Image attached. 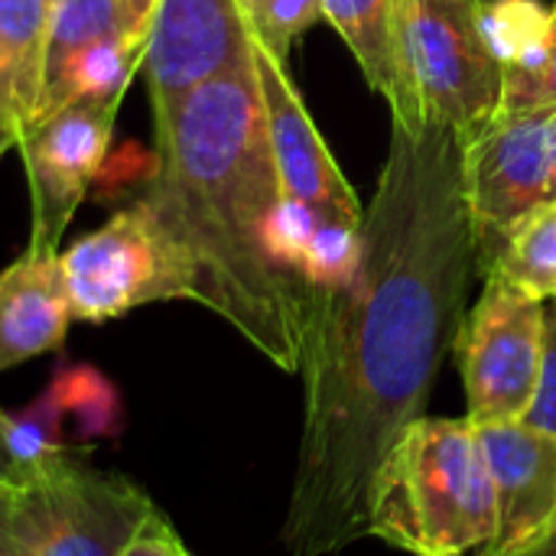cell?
I'll return each mask as SVG.
<instances>
[{"label": "cell", "instance_id": "32", "mask_svg": "<svg viewBox=\"0 0 556 556\" xmlns=\"http://www.w3.org/2000/svg\"><path fill=\"white\" fill-rule=\"evenodd\" d=\"M469 556H476V554H469Z\"/></svg>", "mask_w": 556, "mask_h": 556}, {"label": "cell", "instance_id": "4", "mask_svg": "<svg viewBox=\"0 0 556 556\" xmlns=\"http://www.w3.org/2000/svg\"><path fill=\"white\" fill-rule=\"evenodd\" d=\"M156 505L127 476L62 450L0 485V528L20 556H121Z\"/></svg>", "mask_w": 556, "mask_h": 556}, {"label": "cell", "instance_id": "29", "mask_svg": "<svg viewBox=\"0 0 556 556\" xmlns=\"http://www.w3.org/2000/svg\"><path fill=\"white\" fill-rule=\"evenodd\" d=\"M0 556H20L13 551V544L7 541V534H3V528H0Z\"/></svg>", "mask_w": 556, "mask_h": 556}, {"label": "cell", "instance_id": "11", "mask_svg": "<svg viewBox=\"0 0 556 556\" xmlns=\"http://www.w3.org/2000/svg\"><path fill=\"white\" fill-rule=\"evenodd\" d=\"M254 72L267 121V140L287 202L300 205L316 225L362 228L365 208L342 176L339 163L332 160V150L319 137L296 85L290 81L287 62L270 55L257 39Z\"/></svg>", "mask_w": 556, "mask_h": 556}, {"label": "cell", "instance_id": "6", "mask_svg": "<svg viewBox=\"0 0 556 556\" xmlns=\"http://www.w3.org/2000/svg\"><path fill=\"white\" fill-rule=\"evenodd\" d=\"M407 78L420 117L463 143L502 111L505 72L482 29V0H401Z\"/></svg>", "mask_w": 556, "mask_h": 556}, {"label": "cell", "instance_id": "26", "mask_svg": "<svg viewBox=\"0 0 556 556\" xmlns=\"http://www.w3.org/2000/svg\"><path fill=\"white\" fill-rule=\"evenodd\" d=\"M121 7L127 10L130 23H134L140 33L150 29V16H153V10H156V0H121Z\"/></svg>", "mask_w": 556, "mask_h": 556}, {"label": "cell", "instance_id": "24", "mask_svg": "<svg viewBox=\"0 0 556 556\" xmlns=\"http://www.w3.org/2000/svg\"><path fill=\"white\" fill-rule=\"evenodd\" d=\"M541 104L556 108V3L551 7V29H547V55L541 72Z\"/></svg>", "mask_w": 556, "mask_h": 556}, {"label": "cell", "instance_id": "17", "mask_svg": "<svg viewBox=\"0 0 556 556\" xmlns=\"http://www.w3.org/2000/svg\"><path fill=\"white\" fill-rule=\"evenodd\" d=\"M117 33H140L121 0H55L49 13L46 29V49H42V88L39 94L59 78V72L91 42ZM39 104V101H36ZM36 114V111H33Z\"/></svg>", "mask_w": 556, "mask_h": 556}, {"label": "cell", "instance_id": "14", "mask_svg": "<svg viewBox=\"0 0 556 556\" xmlns=\"http://www.w3.org/2000/svg\"><path fill=\"white\" fill-rule=\"evenodd\" d=\"M404 3L401 0H323V20L342 36L365 81L388 101L401 127L424 124L404 59Z\"/></svg>", "mask_w": 556, "mask_h": 556}, {"label": "cell", "instance_id": "25", "mask_svg": "<svg viewBox=\"0 0 556 556\" xmlns=\"http://www.w3.org/2000/svg\"><path fill=\"white\" fill-rule=\"evenodd\" d=\"M511 556H556V515L551 518V525H547L528 547H521L518 554Z\"/></svg>", "mask_w": 556, "mask_h": 556}, {"label": "cell", "instance_id": "21", "mask_svg": "<svg viewBox=\"0 0 556 556\" xmlns=\"http://www.w3.org/2000/svg\"><path fill=\"white\" fill-rule=\"evenodd\" d=\"M319 16H323V0H261L248 20H251L254 39L270 55L287 62L293 42L306 29H313Z\"/></svg>", "mask_w": 556, "mask_h": 556}, {"label": "cell", "instance_id": "5", "mask_svg": "<svg viewBox=\"0 0 556 556\" xmlns=\"http://www.w3.org/2000/svg\"><path fill=\"white\" fill-rule=\"evenodd\" d=\"M75 323H111L150 303L192 300V274L143 199L59 251Z\"/></svg>", "mask_w": 556, "mask_h": 556}, {"label": "cell", "instance_id": "27", "mask_svg": "<svg viewBox=\"0 0 556 556\" xmlns=\"http://www.w3.org/2000/svg\"><path fill=\"white\" fill-rule=\"evenodd\" d=\"M7 427H10V414L0 407V485L16 476L13 459H10V446H7Z\"/></svg>", "mask_w": 556, "mask_h": 556}, {"label": "cell", "instance_id": "19", "mask_svg": "<svg viewBox=\"0 0 556 556\" xmlns=\"http://www.w3.org/2000/svg\"><path fill=\"white\" fill-rule=\"evenodd\" d=\"M65 404L55 391V384L49 381L42 388V394L36 401H29L23 410L10 414V427H7V446H10V459L13 469H29L62 450L65 446Z\"/></svg>", "mask_w": 556, "mask_h": 556}, {"label": "cell", "instance_id": "15", "mask_svg": "<svg viewBox=\"0 0 556 556\" xmlns=\"http://www.w3.org/2000/svg\"><path fill=\"white\" fill-rule=\"evenodd\" d=\"M55 0H0V124L29 127L42 88V49Z\"/></svg>", "mask_w": 556, "mask_h": 556}, {"label": "cell", "instance_id": "18", "mask_svg": "<svg viewBox=\"0 0 556 556\" xmlns=\"http://www.w3.org/2000/svg\"><path fill=\"white\" fill-rule=\"evenodd\" d=\"M485 270L505 274L511 283L544 303L556 300V199L515 228L495 264Z\"/></svg>", "mask_w": 556, "mask_h": 556}, {"label": "cell", "instance_id": "9", "mask_svg": "<svg viewBox=\"0 0 556 556\" xmlns=\"http://www.w3.org/2000/svg\"><path fill=\"white\" fill-rule=\"evenodd\" d=\"M254 59V29L238 0H156L143 46L153 127L195 88Z\"/></svg>", "mask_w": 556, "mask_h": 556}, {"label": "cell", "instance_id": "3", "mask_svg": "<svg viewBox=\"0 0 556 556\" xmlns=\"http://www.w3.org/2000/svg\"><path fill=\"white\" fill-rule=\"evenodd\" d=\"M498 531L482 433L469 417H420L388 450L368 505V538L410 556H469Z\"/></svg>", "mask_w": 556, "mask_h": 556}, {"label": "cell", "instance_id": "13", "mask_svg": "<svg viewBox=\"0 0 556 556\" xmlns=\"http://www.w3.org/2000/svg\"><path fill=\"white\" fill-rule=\"evenodd\" d=\"M72 326L59 251L26 248L0 274V371L62 349Z\"/></svg>", "mask_w": 556, "mask_h": 556}, {"label": "cell", "instance_id": "31", "mask_svg": "<svg viewBox=\"0 0 556 556\" xmlns=\"http://www.w3.org/2000/svg\"><path fill=\"white\" fill-rule=\"evenodd\" d=\"M554 186H556V137H554Z\"/></svg>", "mask_w": 556, "mask_h": 556}, {"label": "cell", "instance_id": "20", "mask_svg": "<svg viewBox=\"0 0 556 556\" xmlns=\"http://www.w3.org/2000/svg\"><path fill=\"white\" fill-rule=\"evenodd\" d=\"M62 404H65V417H75V427L81 437H114L121 427V401L114 384L88 368V365H72L55 371L52 378Z\"/></svg>", "mask_w": 556, "mask_h": 556}, {"label": "cell", "instance_id": "28", "mask_svg": "<svg viewBox=\"0 0 556 556\" xmlns=\"http://www.w3.org/2000/svg\"><path fill=\"white\" fill-rule=\"evenodd\" d=\"M13 143H16V137H13V130L0 124V156H3V153H7V150L13 147Z\"/></svg>", "mask_w": 556, "mask_h": 556}, {"label": "cell", "instance_id": "8", "mask_svg": "<svg viewBox=\"0 0 556 556\" xmlns=\"http://www.w3.org/2000/svg\"><path fill=\"white\" fill-rule=\"evenodd\" d=\"M556 108L505 111L463 143V189L479 270L492 267L521 222L556 199Z\"/></svg>", "mask_w": 556, "mask_h": 556}, {"label": "cell", "instance_id": "12", "mask_svg": "<svg viewBox=\"0 0 556 556\" xmlns=\"http://www.w3.org/2000/svg\"><path fill=\"white\" fill-rule=\"evenodd\" d=\"M498 508L495 541L476 556H511L556 515V433L528 420L479 427Z\"/></svg>", "mask_w": 556, "mask_h": 556}, {"label": "cell", "instance_id": "10", "mask_svg": "<svg viewBox=\"0 0 556 556\" xmlns=\"http://www.w3.org/2000/svg\"><path fill=\"white\" fill-rule=\"evenodd\" d=\"M117 108L111 101H72L20 134L16 147L33 199V248L59 251L75 208L111 156Z\"/></svg>", "mask_w": 556, "mask_h": 556}, {"label": "cell", "instance_id": "16", "mask_svg": "<svg viewBox=\"0 0 556 556\" xmlns=\"http://www.w3.org/2000/svg\"><path fill=\"white\" fill-rule=\"evenodd\" d=\"M143 46H147V36H137V33H117V36H104V39L85 46L59 72V78L39 94L29 127L72 101L121 104L127 85L134 81L137 68L143 65Z\"/></svg>", "mask_w": 556, "mask_h": 556}, {"label": "cell", "instance_id": "1", "mask_svg": "<svg viewBox=\"0 0 556 556\" xmlns=\"http://www.w3.org/2000/svg\"><path fill=\"white\" fill-rule=\"evenodd\" d=\"M476 270L463 140L430 121L394 124L355 264L339 287L316 293L303 342L287 556H336L368 538L375 476L427 414Z\"/></svg>", "mask_w": 556, "mask_h": 556}, {"label": "cell", "instance_id": "22", "mask_svg": "<svg viewBox=\"0 0 556 556\" xmlns=\"http://www.w3.org/2000/svg\"><path fill=\"white\" fill-rule=\"evenodd\" d=\"M525 420L538 430L556 433V300L547 303L544 319V358H541V381Z\"/></svg>", "mask_w": 556, "mask_h": 556}, {"label": "cell", "instance_id": "2", "mask_svg": "<svg viewBox=\"0 0 556 556\" xmlns=\"http://www.w3.org/2000/svg\"><path fill=\"white\" fill-rule=\"evenodd\" d=\"M153 156L140 199L182 251L192 303L296 375L316 293L277 251L287 195L267 140L254 59L205 81L156 124Z\"/></svg>", "mask_w": 556, "mask_h": 556}, {"label": "cell", "instance_id": "7", "mask_svg": "<svg viewBox=\"0 0 556 556\" xmlns=\"http://www.w3.org/2000/svg\"><path fill=\"white\" fill-rule=\"evenodd\" d=\"M482 296L463 316L453 352L476 427L525 420L541 381L547 303L498 270L482 274Z\"/></svg>", "mask_w": 556, "mask_h": 556}, {"label": "cell", "instance_id": "30", "mask_svg": "<svg viewBox=\"0 0 556 556\" xmlns=\"http://www.w3.org/2000/svg\"><path fill=\"white\" fill-rule=\"evenodd\" d=\"M238 3H241V10H244V13L251 16V13L257 10V3H261V0H238Z\"/></svg>", "mask_w": 556, "mask_h": 556}, {"label": "cell", "instance_id": "23", "mask_svg": "<svg viewBox=\"0 0 556 556\" xmlns=\"http://www.w3.org/2000/svg\"><path fill=\"white\" fill-rule=\"evenodd\" d=\"M121 556H192V554L186 551V544H182L179 531L173 528V521H169L160 508H153V511L140 521V528L134 531V538L127 541V547L121 551Z\"/></svg>", "mask_w": 556, "mask_h": 556}]
</instances>
